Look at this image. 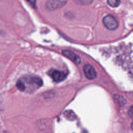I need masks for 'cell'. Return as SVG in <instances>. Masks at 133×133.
<instances>
[{"mask_svg":"<svg viewBox=\"0 0 133 133\" xmlns=\"http://www.w3.org/2000/svg\"><path fill=\"white\" fill-rule=\"evenodd\" d=\"M43 85V81L41 78L37 76H26L19 79L16 83L17 88L21 91H24L28 89L29 86H36L39 87Z\"/></svg>","mask_w":133,"mask_h":133,"instance_id":"cell-1","label":"cell"},{"mask_svg":"<svg viewBox=\"0 0 133 133\" xmlns=\"http://www.w3.org/2000/svg\"><path fill=\"white\" fill-rule=\"evenodd\" d=\"M104 26L110 30H114L118 26V22L116 19L111 15H107L103 19Z\"/></svg>","mask_w":133,"mask_h":133,"instance_id":"cell-2","label":"cell"},{"mask_svg":"<svg viewBox=\"0 0 133 133\" xmlns=\"http://www.w3.org/2000/svg\"><path fill=\"white\" fill-rule=\"evenodd\" d=\"M67 2V0H47L45 4L46 8L50 11L60 8Z\"/></svg>","mask_w":133,"mask_h":133,"instance_id":"cell-3","label":"cell"},{"mask_svg":"<svg viewBox=\"0 0 133 133\" xmlns=\"http://www.w3.org/2000/svg\"><path fill=\"white\" fill-rule=\"evenodd\" d=\"M48 73L56 82H60L64 80L67 76V74L65 72L56 70H51Z\"/></svg>","mask_w":133,"mask_h":133,"instance_id":"cell-4","label":"cell"},{"mask_svg":"<svg viewBox=\"0 0 133 133\" xmlns=\"http://www.w3.org/2000/svg\"><path fill=\"white\" fill-rule=\"evenodd\" d=\"M62 54L65 57L71 60L72 62L76 64H79L81 62V58L76 53L69 50H64L62 51Z\"/></svg>","mask_w":133,"mask_h":133,"instance_id":"cell-5","label":"cell"},{"mask_svg":"<svg viewBox=\"0 0 133 133\" xmlns=\"http://www.w3.org/2000/svg\"><path fill=\"white\" fill-rule=\"evenodd\" d=\"M83 71L85 76L89 79H92L96 77L97 73L94 68L90 64H86L83 67Z\"/></svg>","mask_w":133,"mask_h":133,"instance_id":"cell-6","label":"cell"},{"mask_svg":"<svg viewBox=\"0 0 133 133\" xmlns=\"http://www.w3.org/2000/svg\"><path fill=\"white\" fill-rule=\"evenodd\" d=\"M108 4L112 7L118 6L121 3V0H107Z\"/></svg>","mask_w":133,"mask_h":133,"instance_id":"cell-7","label":"cell"},{"mask_svg":"<svg viewBox=\"0 0 133 133\" xmlns=\"http://www.w3.org/2000/svg\"><path fill=\"white\" fill-rule=\"evenodd\" d=\"M114 99H115V101L120 104H124L126 103L125 99H124V97H122L121 96L116 95L115 97H114Z\"/></svg>","mask_w":133,"mask_h":133,"instance_id":"cell-8","label":"cell"},{"mask_svg":"<svg viewBox=\"0 0 133 133\" xmlns=\"http://www.w3.org/2000/svg\"><path fill=\"white\" fill-rule=\"evenodd\" d=\"M29 4H30L33 7L36 8V0H25Z\"/></svg>","mask_w":133,"mask_h":133,"instance_id":"cell-9","label":"cell"},{"mask_svg":"<svg viewBox=\"0 0 133 133\" xmlns=\"http://www.w3.org/2000/svg\"><path fill=\"white\" fill-rule=\"evenodd\" d=\"M79 2L84 5H88L92 3V0H78Z\"/></svg>","mask_w":133,"mask_h":133,"instance_id":"cell-10","label":"cell"},{"mask_svg":"<svg viewBox=\"0 0 133 133\" xmlns=\"http://www.w3.org/2000/svg\"><path fill=\"white\" fill-rule=\"evenodd\" d=\"M65 113H66V114H69V115H70V113H68V112H66H66H65ZM74 116H75L74 114H73L71 115V118H74Z\"/></svg>","mask_w":133,"mask_h":133,"instance_id":"cell-11","label":"cell"}]
</instances>
